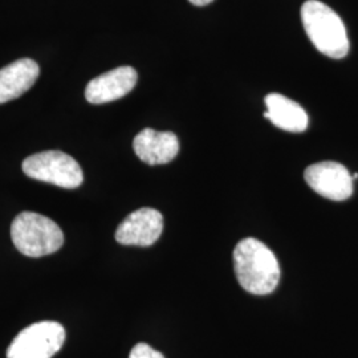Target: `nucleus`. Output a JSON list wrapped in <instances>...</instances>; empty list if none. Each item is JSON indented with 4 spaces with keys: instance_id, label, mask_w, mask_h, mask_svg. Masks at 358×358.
I'll return each mask as SVG.
<instances>
[{
    "instance_id": "obj_1",
    "label": "nucleus",
    "mask_w": 358,
    "mask_h": 358,
    "mask_svg": "<svg viewBox=\"0 0 358 358\" xmlns=\"http://www.w3.org/2000/svg\"><path fill=\"white\" fill-rule=\"evenodd\" d=\"M234 269L244 291L256 296L272 294L280 282V266L263 242L247 238L234 250Z\"/></svg>"
},
{
    "instance_id": "obj_12",
    "label": "nucleus",
    "mask_w": 358,
    "mask_h": 358,
    "mask_svg": "<svg viewBox=\"0 0 358 358\" xmlns=\"http://www.w3.org/2000/svg\"><path fill=\"white\" fill-rule=\"evenodd\" d=\"M129 358H165L164 355L158 350L153 349L152 346L145 344V343H140L134 346L130 352Z\"/></svg>"
},
{
    "instance_id": "obj_10",
    "label": "nucleus",
    "mask_w": 358,
    "mask_h": 358,
    "mask_svg": "<svg viewBox=\"0 0 358 358\" xmlns=\"http://www.w3.org/2000/svg\"><path fill=\"white\" fill-rule=\"evenodd\" d=\"M40 68L31 59H22L0 69V103L23 96L36 83Z\"/></svg>"
},
{
    "instance_id": "obj_4",
    "label": "nucleus",
    "mask_w": 358,
    "mask_h": 358,
    "mask_svg": "<svg viewBox=\"0 0 358 358\" xmlns=\"http://www.w3.org/2000/svg\"><path fill=\"white\" fill-rule=\"evenodd\" d=\"M23 171L29 178L56 185L63 189H77L84 180L81 166L71 155L48 150L34 154L23 162Z\"/></svg>"
},
{
    "instance_id": "obj_8",
    "label": "nucleus",
    "mask_w": 358,
    "mask_h": 358,
    "mask_svg": "<svg viewBox=\"0 0 358 358\" xmlns=\"http://www.w3.org/2000/svg\"><path fill=\"white\" fill-rule=\"evenodd\" d=\"M138 80L131 66H120L93 78L85 90L87 101L94 105L112 103L130 93Z\"/></svg>"
},
{
    "instance_id": "obj_13",
    "label": "nucleus",
    "mask_w": 358,
    "mask_h": 358,
    "mask_svg": "<svg viewBox=\"0 0 358 358\" xmlns=\"http://www.w3.org/2000/svg\"><path fill=\"white\" fill-rule=\"evenodd\" d=\"M192 4L194 6H196V7H203V6H207V4H210L211 1H214V0H189Z\"/></svg>"
},
{
    "instance_id": "obj_11",
    "label": "nucleus",
    "mask_w": 358,
    "mask_h": 358,
    "mask_svg": "<svg viewBox=\"0 0 358 358\" xmlns=\"http://www.w3.org/2000/svg\"><path fill=\"white\" fill-rule=\"evenodd\" d=\"M267 112L264 117L269 121L285 131L291 133H301L307 130V112L294 100L282 96L280 93H271L266 97Z\"/></svg>"
},
{
    "instance_id": "obj_6",
    "label": "nucleus",
    "mask_w": 358,
    "mask_h": 358,
    "mask_svg": "<svg viewBox=\"0 0 358 358\" xmlns=\"http://www.w3.org/2000/svg\"><path fill=\"white\" fill-rule=\"evenodd\" d=\"M304 178L313 192L334 202L346 201L353 194V177L338 162L325 161L310 165L304 173Z\"/></svg>"
},
{
    "instance_id": "obj_9",
    "label": "nucleus",
    "mask_w": 358,
    "mask_h": 358,
    "mask_svg": "<svg viewBox=\"0 0 358 358\" xmlns=\"http://www.w3.org/2000/svg\"><path fill=\"white\" fill-rule=\"evenodd\" d=\"M133 149L142 162L152 166L165 165L177 157L179 141L171 131H157L148 128L136 136Z\"/></svg>"
},
{
    "instance_id": "obj_7",
    "label": "nucleus",
    "mask_w": 358,
    "mask_h": 358,
    "mask_svg": "<svg viewBox=\"0 0 358 358\" xmlns=\"http://www.w3.org/2000/svg\"><path fill=\"white\" fill-rule=\"evenodd\" d=\"M164 231V217L159 211L143 207L131 213L115 231V241L124 245H153Z\"/></svg>"
},
{
    "instance_id": "obj_3",
    "label": "nucleus",
    "mask_w": 358,
    "mask_h": 358,
    "mask_svg": "<svg viewBox=\"0 0 358 358\" xmlns=\"http://www.w3.org/2000/svg\"><path fill=\"white\" fill-rule=\"evenodd\" d=\"M11 238L15 247L29 257L51 255L64 244V234L52 219L29 211L13 219Z\"/></svg>"
},
{
    "instance_id": "obj_2",
    "label": "nucleus",
    "mask_w": 358,
    "mask_h": 358,
    "mask_svg": "<svg viewBox=\"0 0 358 358\" xmlns=\"http://www.w3.org/2000/svg\"><path fill=\"white\" fill-rule=\"evenodd\" d=\"M301 20L308 38L317 51L331 59H343L349 52V38L341 17L319 0L301 7Z\"/></svg>"
},
{
    "instance_id": "obj_5",
    "label": "nucleus",
    "mask_w": 358,
    "mask_h": 358,
    "mask_svg": "<svg viewBox=\"0 0 358 358\" xmlns=\"http://www.w3.org/2000/svg\"><path fill=\"white\" fill-rule=\"evenodd\" d=\"M64 327L56 321H40L13 338L7 358H52L64 345Z\"/></svg>"
}]
</instances>
